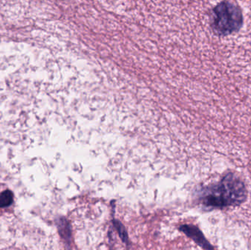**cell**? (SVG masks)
<instances>
[{"label": "cell", "mask_w": 251, "mask_h": 250, "mask_svg": "<svg viewBox=\"0 0 251 250\" xmlns=\"http://www.w3.org/2000/svg\"><path fill=\"white\" fill-rule=\"evenodd\" d=\"M246 197L244 183L234 173H230L221 182L201 190L199 202L206 208H224L243 204Z\"/></svg>", "instance_id": "cell-1"}, {"label": "cell", "mask_w": 251, "mask_h": 250, "mask_svg": "<svg viewBox=\"0 0 251 250\" xmlns=\"http://www.w3.org/2000/svg\"><path fill=\"white\" fill-rule=\"evenodd\" d=\"M243 22L244 18L241 8L231 1H221L211 12V27L218 36H227L238 32Z\"/></svg>", "instance_id": "cell-2"}, {"label": "cell", "mask_w": 251, "mask_h": 250, "mask_svg": "<svg viewBox=\"0 0 251 250\" xmlns=\"http://www.w3.org/2000/svg\"><path fill=\"white\" fill-rule=\"evenodd\" d=\"M179 230L187 237L194 241L201 248L206 250H213L212 245L206 240L204 235L200 229L193 225H183L179 227Z\"/></svg>", "instance_id": "cell-3"}, {"label": "cell", "mask_w": 251, "mask_h": 250, "mask_svg": "<svg viewBox=\"0 0 251 250\" xmlns=\"http://www.w3.org/2000/svg\"><path fill=\"white\" fill-rule=\"evenodd\" d=\"M57 226L60 236L68 248H69L72 244V228L69 221L66 219L61 217L57 220Z\"/></svg>", "instance_id": "cell-4"}, {"label": "cell", "mask_w": 251, "mask_h": 250, "mask_svg": "<svg viewBox=\"0 0 251 250\" xmlns=\"http://www.w3.org/2000/svg\"><path fill=\"white\" fill-rule=\"evenodd\" d=\"M13 195L10 191L6 190L0 193V208H5L11 205Z\"/></svg>", "instance_id": "cell-5"}, {"label": "cell", "mask_w": 251, "mask_h": 250, "mask_svg": "<svg viewBox=\"0 0 251 250\" xmlns=\"http://www.w3.org/2000/svg\"><path fill=\"white\" fill-rule=\"evenodd\" d=\"M113 223L122 240L125 242L126 245H128V233H127L125 226H123V224L121 222L118 221L116 220H113Z\"/></svg>", "instance_id": "cell-6"}]
</instances>
